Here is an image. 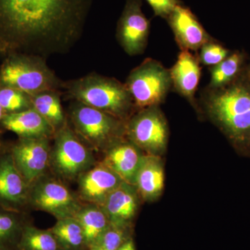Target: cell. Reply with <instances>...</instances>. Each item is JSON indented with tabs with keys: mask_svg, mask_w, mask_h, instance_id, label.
Returning a JSON list of instances; mask_svg holds the SVG:
<instances>
[{
	"mask_svg": "<svg viewBox=\"0 0 250 250\" xmlns=\"http://www.w3.org/2000/svg\"><path fill=\"white\" fill-rule=\"evenodd\" d=\"M93 1L0 0V53H67L83 35Z\"/></svg>",
	"mask_w": 250,
	"mask_h": 250,
	"instance_id": "obj_1",
	"label": "cell"
},
{
	"mask_svg": "<svg viewBox=\"0 0 250 250\" xmlns=\"http://www.w3.org/2000/svg\"><path fill=\"white\" fill-rule=\"evenodd\" d=\"M62 90L67 98L127 122L135 108L125 83L111 77L90 73L63 82Z\"/></svg>",
	"mask_w": 250,
	"mask_h": 250,
	"instance_id": "obj_2",
	"label": "cell"
},
{
	"mask_svg": "<svg viewBox=\"0 0 250 250\" xmlns=\"http://www.w3.org/2000/svg\"><path fill=\"white\" fill-rule=\"evenodd\" d=\"M67 119L74 132L93 152H106L126 135L127 122L80 102L72 100Z\"/></svg>",
	"mask_w": 250,
	"mask_h": 250,
	"instance_id": "obj_3",
	"label": "cell"
},
{
	"mask_svg": "<svg viewBox=\"0 0 250 250\" xmlns=\"http://www.w3.org/2000/svg\"><path fill=\"white\" fill-rule=\"evenodd\" d=\"M62 83L46 59L39 56L8 54L0 66V87H11L29 95L46 90L62 91Z\"/></svg>",
	"mask_w": 250,
	"mask_h": 250,
	"instance_id": "obj_4",
	"label": "cell"
},
{
	"mask_svg": "<svg viewBox=\"0 0 250 250\" xmlns=\"http://www.w3.org/2000/svg\"><path fill=\"white\" fill-rule=\"evenodd\" d=\"M207 109L227 134L235 141L250 137V90L242 85H233L210 92Z\"/></svg>",
	"mask_w": 250,
	"mask_h": 250,
	"instance_id": "obj_5",
	"label": "cell"
},
{
	"mask_svg": "<svg viewBox=\"0 0 250 250\" xmlns=\"http://www.w3.org/2000/svg\"><path fill=\"white\" fill-rule=\"evenodd\" d=\"M53 139L49 167L62 182L77 180L95 165L93 151L74 132L68 123L56 131Z\"/></svg>",
	"mask_w": 250,
	"mask_h": 250,
	"instance_id": "obj_6",
	"label": "cell"
},
{
	"mask_svg": "<svg viewBox=\"0 0 250 250\" xmlns=\"http://www.w3.org/2000/svg\"><path fill=\"white\" fill-rule=\"evenodd\" d=\"M172 84L170 70L152 59L131 70L125 83L135 107L141 110L162 103Z\"/></svg>",
	"mask_w": 250,
	"mask_h": 250,
	"instance_id": "obj_7",
	"label": "cell"
},
{
	"mask_svg": "<svg viewBox=\"0 0 250 250\" xmlns=\"http://www.w3.org/2000/svg\"><path fill=\"white\" fill-rule=\"evenodd\" d=\"M29 206L47 212L57 220L74 218L82 208V202L57 177L45 175L29 186Z\"/></svg>",
	"mask_w": 250,
	"mask_h": 250,
	"instance_id": "obj_8",
	"label": "cell"
},
{
	"mask_svg": "<svg viewBox=\"0 0 250 250\" xmlns=\"http://www.w3.org/2000/svg\"><path fill=\"white\" fill-rule=\"evenodd\" d=\"M126 136L150 155L163 152L167 141V126L157 106L141 109L130 118L126 123Z\"/></svg>",
	"mask_w": 250,
	"mask_h": 250,
	"instance_id": "obj_9",
	"label": "cell"
},
{
	"mask_svg": "<svg viewBox=\"0 0 250 250\" xmlns=\"http://www.w3.org/2000/svg\"><path fill=\"white\" fill-rule=\"evenodd\" d=\"M47 138H19L8 146L15 165L28 185L46 174L52 146Z\"/></svg>",
	"mask_w": 250,
	"mask_h": 250,
	"instance_id": "obj_10",
	"label": "cell"
},
{
	"mask_svg": "<svg viewBox=\"0 0 250 250\" xmlns=\"http://www.w3.org/2000/svg\"><path fill=\"white\" fill-rule=\"evenodd\" d=\"M150 23L142 11L141 0H126L117 24L116 37L126 54H142L147 46Z\"/></svg>",
	"mask_w": 250,
	"mask_h": 250,
	"instance_id": "obj_11",
	"label": "cell"
},
{
	"mask_svg": "<svg viewBox=\"0 0 250 250\" xmlns=\"http://www.w3.org/2000/svg\"><path fill=\"white\" fill-rule=\"evenodd\" d=\"M29 186L15 165L9 147L0 151V207L24 212L29 206Z\"/></svg>",
	"mask_w": 250,
	"mask_h": 250,
	"instance_id": "obj_12",
	"label": "cell"
},
{
	"mask_svg": "<svg viewBox=\"0 0 250 250\" xmlns=\"http://www.w3.org/2000/svg\"><path fill=\"white\" fill-rule=\"evenodd\" d=\"M77 181L81 202L101 207L108 195L124 182L102 162L81 174Z\"/></svg>",
	"mask_w": 250,
	"mask_h": 250,
	"instance_id": "obj_13",
	"label": "cell"
},
{
	"mask_svg": "<svg viewBox=\"0 0 250 250\" xmlns=\"http://www.w3.org/2000/svg\"><path fill=\"white\" fill-rule=\"evenodd\" d=\"M166 19L179 45L185 50H197L211 40L191 10L182 4Z\"/></svg>",
	"mask_w": 250,
	"mask_h": 250,
	"instance_id": "obj_14",
	"label": "cell"
},
{
	"mask_svg": "<svg viewBox=\"0 0 250 250\" xmlns=\"http://www.w3.org/2000/svg\"><path fill=\"white\" fill-rule=\"evenodd\" d=\"M139 195L135 186L125 182L108 195L102 208L111 225L129 226L137 212Z\"/></svg>",
	"mask_w": 250,
	"mask_h": 250,
	"instance_id": "obj_15",
	"label": "cell"
},
{
	"mask_svg": "<svg viewBox=\"0 0 250 250\" xmlns=\"http://www.w3.org/2000/svg\"><path fill=\"white\" fill-rule=\"evenodd\" d=\"M139 149L131 141L123 140L108 148L102 163L125 182L134 186L136 173L144 156Z\"/></svg>",
	"mask_w": 250,
	"mask_h": 250,
	"instance_id": "obj_16",
	"label": "cell"
},
{
	"mask_svg": "<svg viewBox=\"0 0 250 250\" xmlns=\"http://www.w3.org/2000/svg\"><path fill=\"white\" fill-rule=\"evenodd\" d=\"M0 125L19 138L53 139L55 130L34 108L22 112L5 114Z\"/></svg>",
	"mask_w": 250,
	"mask_h": 250,
	"instance_id": "obj_17",
	"label": "cell"
},
{
	"mask_svg": "<svg viewBox=\"0 0 250 250\" xmlns=\"http://www.w3.org/2000/svg\"><path fill=\"white\" fill-rule=\"evenodd\" d=\"M170 72L175 89L185 98L193 100L201 77L198 61L188 50L183 49Z\"/></svg>",
	"mask_w": 250,
	"mask_h": 250,
	"instance_id": "obj_18",
	"label": "cell"
},
{
	"mask_svg": "<svg viewBox=\"0 0 250 250\" xmlns=\"http://www.w3.org/2000/svg\"><path fill=\"white\" fill-rule=\"evenodd\" d=\"M134 186L144 200L151 201L161 195L164 187V171L160 159L155 155L143 156Z\"/></svg>",
	"mask_w": 250,
	"mask_h": 250,
	"instance_id": "obj_19",
	"label": "cell"
},
{
	"mask_svg": "<svg viewBox=\"0 0 250 250\" xmlns=\"http://www.w3.org/2000/svg\"><path fill=\"white\" fill-rule=\"evenodd\" d=\"M61 95L62 91L59 90H46L31 95L33 108L45 118L55 131L67 123L61 101Z\"/></svg>",
	"mask_w": 250,
	"mask_h": 250,
	"instance_id": "obj_20",
	"label": "cell"
},
{
	"mask_svg": "<svg viewBox=\"0 0 250 250\" xmlns=\"http://www.w3.org/2000/svg\"><path fill=\"white\" fill-rule=\"evenodd\" d=\"M74 218L83 229L88 250L111 225L103 208L90 204L82 206Z\"/></svg>",
	"mask_w": 250,
	"mask_h": 250,
	"instance_id": "obj_21",
	"label": "cell"
},
{
	"mask_svg": "<svg viewBox=\"0 0 250 250\" xmlns=\"http://www.w3.org/2000/svg\"><path fill=\"white\" fill-rule=\"evenodd\" d=\"M27 223L24 212L0 207V250H18L23 228Z\"/></svg>",
	"mask_w": 250,
	"mask_h": 250,
	"instance_id": "obj_22",
	"label": "cell"
},
{
	"mask_svg": "<svg viewBox=\"0 0 250 250\" xmlns=\"http://www.w3.org/2000/svg\"><path fill=\"white\" fill-rule=\"evenodd\" d=\"M49 229L62 250H88L83 229L75 218L57 220Z\"/></svg>",
	"mask_w": 250,
	"mask_h": 250,
	"instance_id": "obj_23",
	"label": "cell"
},
{
	"mask_svg": "<svg viewBox=\"0 0 250 250\" xmlns=\"http://www.w3.org/2000/svg\"><path fill=\"white\" fill-rule=\"evenodd\" d=\"M18 250H62L50 230L27 223L23 228Z\"/></svg>",
	"mask_w": 250,
	"mask_h": 250,
	"instance_id": "obj_24",
	"label": "cell"
},
{
	"mask_svg": "<svg viewBox=\"0 0 250 250\" xmlns=\"http://www.w3.org/2000/svg\"><path fill=\"white\" fill-rule=\"evenodd\" d=\"M241 57L239 54H233L210 70V87L218 89L226 85L236 76L241 65Z\"/></svg>",
	"mask_w": 250,
	"mask_h": 250,
	"instance_id": "obj_25",
	"label": "cell"
},
{
	"mask_svg": "<svg viewBox=\"0 0 250 250\" xmlns=\"http://www.w3.org/2000/svg\"><path fill=\"white\" fill-rule=\"evenodd\" d=\"M0 105L6 114L33 108L31 95L11 87H0Z\"/></svg>",
	"mask_w": 250,
	"mask_h": 250,
	"instance_id": "obj_26",
	"label": "cell"
},
{
	"mask_svg": "<svg viewBox=\"0 0 250 250\" xmlns=\"http://www.w3.org/2000/svg\"><path fill=\"white\" fill-rule=\"evenodd\" d=\"M129 238L128 227L111 225L88 250H117Z\"/></svg>",
	"mask_w": 250,
	"mask_h": 250,
	"instance_id": "obj_27",
	"label": "cell"
},
{
	"mask_svg": "<svg viewBox=\"0 0 250 250\" xmlns=\"http://www.w3.org/2000/svg\"><path fill=\"white\" fill-rule=\"evenodd\" d=\"M200 61L208 66H215L228 58V49L210 40L201 47Z\"/></svg>",
	"mask_w": 250,
	"mask_h": 250,
	"instance_id": "obj_28",
	"label": "cell"
},
{
	"mask_svg": "<svg viewBox=\"0 0 250 250\" xmlns=\"http://www.w3.org/2000/svg\"><path fill=\"white\" fill-rule=\"evenodd\" d=\"M156 16L167 18L178 5L179 0H146Z\"/></svg>",
	"mask_w": 250,
	"mask_h": 250,
	"instance_id": "obj_29",
	"label": "cell"
},
{
	"mask_svg": "<svg viewBox=\"0 0 250 250\" xmlns=\"http://www.w3.org/2000/svg\"><path fill=\"white\" fill-rule=\"evenodd\" d=\"M117 250H136L134 242L131 238L127 241L125 242L123 245Z\"/></svg>",
	"mask_w": 250,
	"mask_h": 250,
	"instance_id": "obj_30",
	"label": "cell"
},
{
	"mask_svg": "<svg viewBox=\"0 0 250 250\" xmlns=\"http://www.w3.org/2000/svg\"><path fill=\"white\" fill-rule=\"evenodd\" d=\"M5 114H6V113H5L4 109H3L1 105H0V121H1V119H2L3 117L5 116Z\"/></svg>",
	"mask_w": 250,
	"mask_h": 250,
	"instance_id": "obj_31",
	"label": "cell"
},
{
	"mask_svg": "<svg viewBox=\"0 0 250 250\" xmlns=\"http://www.w3.org/2000/svg\"><path fill=\"white\" fill-rule=\"evenodd\" d=\"M3 146H4V145H3L2 143H1V141H0V151H1V148L3 147Z\"/></svg>",
	"mask_w": 250,
	"mask_h": 250,
	"instance_id": "obj_32",
	"label": "cell"
}]
</instances>
